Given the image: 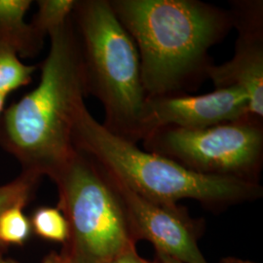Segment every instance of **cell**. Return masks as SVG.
<instances>
[{
  "label": "cell",
  "mask_w": 263,
  "mask_h": 263,
  "mask_svg": "<svg viewBox=\"0 0 263 263\" xmlns=\"http://www.w3.org/2000/svg\"><path fill=\"white\" fill-rule=\"evenodd\" d=\"M134 40L147 97L181 94L207 78L209 50L233 28L231 12L198 0H112Z\"/></svg>",
  "instance_id": "1"
},
{
  "label": "cell",
  "mask_w": 263,
  "mask_h": 263,
  "mask_svg": "<svg viewBox=\"0 0 263 263\" xmlns=\"http://www.w3.org/2000/svg\"><path fill=\"white\" fill-rule=\"evenodd\" d=\"M49 36L37 87L0 115V145L23 172L53 179L76 153L73 130L87 91L71 17Z\"/></svg>",
  "instance_id": "2"
},
{
  "label": "cell",
  "mask_w": 263,
  "mask_h": 263,
  "mask_svg": "<svg viewBox=\"0 0 263 263\" xmlns=\"http://www.w3.org/2000/svg\"><path fill=\"white\" fill-rule=\"evenodd\" d=\"M73 144L142 197L164 206L192 199L207 207H226L258 199V182L194 172L174 160L141 149L108 131L84 105L76 117Z\"/></svg>",
  "instance_id": "3"
},
{
  "label": "cell",
  "mask_w": 263,
  "mask_h": 263,
  "mask_svg": "<svg viewBox=\"0 0 263 263\" xmlns=\"http://www.w3.org/2000/svg\"><path fill=\"white\" fill-rule=\"evenodd\" d=\"M71 20L86 91L103 104V125L113 134L137 143L147 96L134 40L107 0L76 1Z\"/></svg>",
  "instance_id": "4"
},
{
  "label": "cell",
  "mask_w": 263,
  "mask_h": 263,
  "mask_svg": "<svg viewBox=\"0 0 263 263\" xmlns=\"http://www.w3.org/2000/svg\"><path fill=\"white\" fill-rule=\"evenodd\" d=\"M53 180L68 226L63 252L76 262H106L136 247L122 201L94 159L76 149Z\"/></svg>",
  "instance_id": "5"
},
{
  "label": "cell",
  "mask_w": 263,
  "mask_h": 263,
  "mask_svg": "<svg viewBox=\"0 0 263 263\" xmlns=\"http://www.w3.org/2000/svg\"><path fill=\"white\" fill-rule=\"evenodd\" d=\"M143 145L197 173L258 182L262 121L246 118L202 129L165 128L151 134Z\"/></svg>",
  "instance_id": "6"
},
{
  "label": "cell",
  "mask_w": 263,
  "mask_h": 263,
  "mask_svg": "<svg viewBox=\"0 0 263 263\" xmlns=\"http://www.w3.org/2000/svg\"><path fill=\"white\" fill-rule=\"evenodd\" d=\"M246 118H253L249 99L237 87L216 89L197 96L181 93L147 97L141 113L138 141L165 128L202 129Z\"/></svg>",
  "instance_id": "7"
},
{
  "label": "cell",
  "mask_w": 263,
  "mask_h": 263,
  "mask_svg": "<svg viewBox=\"0 0 263 263\" xmlns=\"http://www.w3.org/2000/svg\"><path fill=\"white\" fill-rule=\"evenodd\" d=\"M104 172L122 201L136 242L146 240L156 252L182 262L208 263L198 247L196 221L188 216L186 210L179 205L164 206L151 202Z\"/></svg>",
  "instance_id": "8"
},
{
  "label": "cell",
  "mask_w": 263,
  "mask_h": 263,
  "mask_svg": "<svg viewBox=\"0 0 263 263\" xmlns=\"http://www.w3.org/2000/svg\"><path fill=\"white\" fill-rule=\"evenodd\" d=\"M231 15L239 34L234 56L223 65L210 66L207 78L216 89L237 87L243 90L249 99L251 116L262 121V1H237Z\"/></svg>",
  "instance_id": "9"
},
{
  "label": "cell",
  "mask_w": 263,
  "mask_h": 263,
  "mask_svg": "<svg viewBox=\"0 0 263 263\" xmlns=\"http://www.w3.org/2000/svg\"><path fill=\"white\" fill-rule=\"evenodd\" d=\"M30 5V0H0V50L21 57L35 56L40 52L43 36L25 22Z\"/></svg>",
  "instance_id": "10"
},
{
  "label": "cell",
  "mask_w": 263,
  "mask_h": 263,
  "mask_svg": "<svg viewBox=\"0 0 263 263\" xmlns=\"http://www.w3.org/2000/svg\"><path fill=\"white\" fill-rule=\"evenodd\" d=\"M76 0H40L37 13L31 23L43 37L64 27L70 19L76 7Z\"/></svg>",
  "instance_id": "11"
},
{
  "label": "cell",
  "mask_w": 263,
  "mask_h": 263,
  "mask_svg": "<svg viewBox=\"0 0 263 263\" xmlns=\"http://www.w3.org/2000/svg\"><path fill=\"white\" fill-rule=\"evenodd\" d=\"M37 67L24 65L18 56L8 50H0V95H8L32 81Z\"/></svg>",
  "instance_id": "12"
},
{
  "label": "cell",
  "mask_w": 263,
  "mask_h": 263,
  "mask_svg": "<svg viewBox=\"0 0 263 263\" xmlns=\"http://www.w3.org/2000/svg\"><path fill=\"white\" fill-rule=\"evenodd\" d=\"M30 224L38 236L46 240L66 243L68 238L67 221L58 208H39L34 212Z\"/></svg>",
  "instance_id": "13"
},
{
  "label": "cell",
  "mask_w": 263,
  "mask_h": 263,
  "mask_svg": "<svg viewBox=\"0 0 263 263\" xmlns=\"http://www.w3.org/2000/svg\"><path fill=\"white\" fill-rule=\"evenodd\" d=\"M23 207L9 208L0 215V249L9 245L25 244L30 235L31 224Z\"/></svg>",
  "instance_id": "14"
},
{
  "label": "cell",
  "mask_w": 263,
  "mask_h": 263,
  "mask_svg": "<svg viewBox=\"0 0 263 263\" xmlns=\"http://www.w3.org/2000/svg\"><path fill=\"white\" fill-rule=\"evenodd\" d=\"M40 178L36 174L23 172L18 179L0 186V215L9 208L27 206Z\"/></svg>",
  "instance_id": "15"
},
{
  "label": "cell",
  "mask_w": 263,
  "mask_h": 263,
  "mask_svg": "<svg viewBox=\"0 0 263 263\" xmlns=\"http://www.w3.org/2000/svg\"><path fill=\"white\" fill-rule=\"evenodd\" d=\"M104 263H143V258L137 253L136 247H133Z\"/></svg>",
  "instance_id": "16"
},
{
  "label": "cell",
  "mask_w": 263,
  "mask_h": 263,
  "mask_svg": "<svg viewBox=\"0 0 263 263\" xmlns=\"http://www.w3.org/2000/svg\"><path fill=\"white\" fill-rule=\"evenodd\" d=\"M43 263H77L66 253L62 252L61 254L52 253L46 256Z\"/></svg>",
  "instance_id": "17"
},
{
  "label": "cell",
  "mask_w": 263,
  "mask_h": 263,
  "mask_svg": "<svg viewBox=\"0 0 263 263\" xmlns=\"http://www.w3.org/2000/svg\"><path fill=\"white\" fill-rule=\"evenodd\" d=\"M156 260L159 263H184L175 257L170 256L168 254H163L160 252H156Z\"/></svg>",
  "instance_id": "18"
},
{
  "label": "cell",
  "mask_w": 263,
  "mask_h": 263,
  "mask_svg": "<svg viewBox=\"0 0 263 263\" xmlns=\"http://www.w3.org/2000/svg\"><path fill=\"white\" fill-rule=\"evenodd\" d=\"M220 263H254L250 262V261H245V260H241V259H238V258H226L223 259Z\"/></svg>",
  "instance_id": "19"
},
{
  "label": "cell",
  "mask_w": 263,
  "mask_h": 263,
  "mask_svg": "<svg viewBox=\"0 0 263 263\" xmlns=\"http://www.w3.org/2000/svg\"><path fill=\"white\" fill-rule=\"evenodd\" d=\"M6 98H7V97H4V96L0 95V115H1V113H2V110H3V107H4V103H5V100H6Z\"/></svg>",
  "instance_id": "20"
},
{
  "label": "cell",
  "mask_w": 263,
  "mask_h": 263,
  "mask_svg": "<svg viewBox=\"0 0 263 263\" xmlns=\"http://www.w3.org/2000/svg\"><path fill=\"white\" fill-rule=\"evenodd\" d=\"M0 263H13V262H10V261H8V260H6L2 255H1V254H0Z\"/></svg>",
  "instance_id": "21"
},
{
  "label": "cell",
  "mask_w": 263,
  "mask_h": 263,
  "mask_svg": "<svg viewBox=\"0 0 263 263\" xmlns=\"http://www.w3.org/2000/svg\"><path fill=\"white\" fill-rule=\"evenodd\" d=\"M143 263H159V262H158V261H157V260H156V259H155V260H154V261H148V260H146V259H144V258H143Z\"/></svg>",
  "instance_id": "22"
}]
</instances>
